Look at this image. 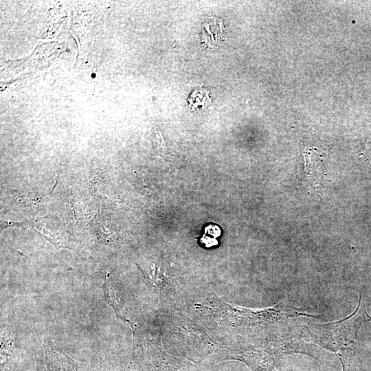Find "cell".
<instances>
[{
	"label": "cell",
	"mask_w": 371,
	"mask_h": 371,
	"mask_svg": "<svg viewBox=\"0 0 371 371\" xmlns=\"http://www.w3.org/2000/svg\"><path fill=\"white\" fill-rule=\"evenodd\" d=\"M369 321L360 295L357 308L352 314L341 320L327 324H311L308 326L313 341L333 352L339 358L343 371H348L350 363L357 350L358 333Z\"/></svg>",
	"instance_id": "obj_1"
},
{
	"label": "cell",
	"mask_w": 371,
	"mask_h": 371,
	"mask_svg": "<svg viewBox=\"0 0 371 371\" xmlns=\"http://www.w3.org/2000/svg\"><path fill=\"white\" fill-rule=\"evenodd\" d=\"M225 357L245 363L251 371H276L279 361L265 348H235L229 350Z\"/></svg>",
	"instance_id": "obj_2"
},
{
	"label": "cell",
	"mask_w": 371,
	"mask_h": 371,
	"mask_svg": "<svg viewBox=\"0 0 371 371\" xmlns=\"http://www.w3.org/2000/svg\"><path fill=\"white\" fill-rule=\"evenodd\" d=\"M284 371H297V370H293L292 368H291V369L288 368V369L284 370Z\"/></svg>",
	"instance_id": "obj_3"
}]
</instances>
